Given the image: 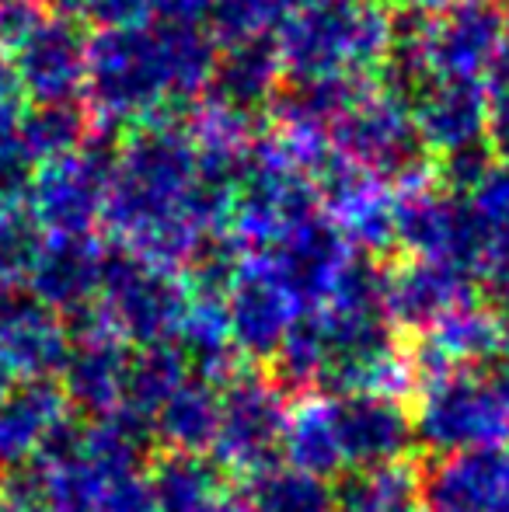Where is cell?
<instances>
[{
  "mask_svg": "<svg viewBox=\"0 0 509 512\" xmlns=\"http://www.w3.org/2000/svg\"><path fill=\"white\" fill-rule=\"evenodd\" d=\"M506 39V14L489 0H464L443 14L426 42V56L443 77L478 81L482 70H492Z\"/></svg>",
  "mask_w": 509,
  "mask_h": 512,
  "instance_id": "cell-1",
  "label": "cell"
},
{
  "mask_svg": "<svg viewBox=\"0 0 509 512\" xmlns=\"http://www.w3.org/2000/svg\"><path fill=\"white\" fill-rule=\"evenodd\" d=\"M433 499L440 512H509V450H468L440 474Z\"/></svg>",
  "mask_w": 509,
  "mask_h": 512,
  "instance_id": "cell-2",
  "label": "cell"
},
{
  "mask_svg": "<svg viewBox=\"0 0 509 512\" xmlns=\"http://www.w3.org/2000/svg\"><path fill=\"white\" fill-rule=\"evenodd\" d=\"M84 70H88V63L77 46V35L67 25H60V21L35 25L25 35V49L18 56V81L39 98L63 105L81 84Z\"/></svg>",
  "mask_w": 509,
  "mask_h": 512,
  "instance_id": "cell-3",
  "label": "cell"
},
{
  "mask_svg": "<svg viewBox=\"0 0 509 512\" xmlns=\"http://www.w3.org/2000/svg\"><path fill=\"white\" fill-rule=\"evenodd\" d=\"M332 429L339 450H349L363 460H384L398 450L405 422L384 401H356L346 411H335Z\"/></svg>",
  "mask_w": 509,
  "mask_h": 512,
  "instance_id": "cell-4",
  "label": "cell"
},
{
  "mask_svg": "<svg viewBox=\"0 0 509 512\" xmlns=\"http://www.w3.org/2000/svg\"><path fill=\"white\" fill-rule=\"evenodd\" d=\"M98 192H102V168L91 157H74V161H63L60 171L53 175L42 213L56 216L63 223H84L98 206Z\"/></svg>",
  "mask_w": 509,
  "mask_h": 512,
  "instance_id": "cell-5",
  "label": "cell"
},
{
  "mask_svg": "<svg viewBox=\"0 0 509 512\" xmlns=\"http://www.w3.org/2000/svg\"><path fill=\"white\" fill-rule=\"evenodd\" d=\"M102 265L95 262L88 248H56L49 255H42L39 276H42V293L53 300H70L84 297L91 283H95V272Z\"/></svg>",
  "mask_w": 509,
  "mask_h": 512,
  "instance_id": "cell-6",
  "label": "cell"
},
{
  "mask_svg": "<svg viewBox=\"0 0 509 512\" xmlns=\"http://www.w3.org/2000/svg\"><path fill=\"white\" fill-rule=\"evenodd\" d=\"M279 432V422H276V411H272L269 401L262 398H252V401H241V408H227V422H224V436L227 443H234L231 450H245L258 457L265 450V443H272Z\"/></svg>",
  "mask_w": 509,
  "mask_h": 512,
  "instance_id": "cell-7",
  "label": "cell"
},
{
  "mask_svg": "<svg viewBox=\"0 0 509 512\" xmlns=\"http://www.w3.org/2000/svg\"><path fill=\"white\" fill-rule=\"evenodd\" d=\"M258 509L262 512H328V499L321 495L318 481L307 474L293 478H269L258 492Z\"/></svg>",
  "mask_w": 509,
  "mask_h": 512,
  "instance_id": "cell-8",
  "label": "cell"
},
{
  "mask_svg": "<svg viewBox=\"0 0 509 512\" xmlns=\"http://www.w3.org/2000/svg\"><path fill=\"white\" fill-rule=\"evenodd\" d=\"M35 248H39V237L25 216H0V272L32 265Z\"/></svg>",
  "mask_w": 509,
  "mask_h": 512,
  "instance_id": "cell-9",
  "label": "cell"
},
{
  "mask_svg": "<svg viewBox=\"0 0 509 512\" xmlns=\"http://www.w3.org/2000/svg\"><path fill=\"white\" fill-rule=\"evenodd\" d=\"M489 84V140L492 154L509 164V67H492Z\"/></svg>",
  "mask_w": 509,
  "mask_h": 512,
  "instance_id": "cell-10",
  "label": "cell"
},
{
  "mask_svg": "<svg viewBox=\"0 0 509 512\" xmlns=\"http://www.w3.org/2000/svg\"><path fill=\"white\" fill-rule=\"evenodd\" d=\"M415 7H436V4H447V0H412Z\"/></svg>",
  "mask_w": 509,
  "mask_h": 512,
  "instance_id": "cell-11",
  "label": "cell"
}]
</instances>
